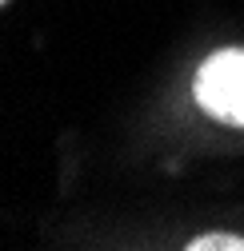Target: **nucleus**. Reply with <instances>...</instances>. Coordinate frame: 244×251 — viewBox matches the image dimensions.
Listing matches in <instances>:
<instances>
[{"label": "nucleus", "mask_w": 244, "mask_h": 251, "mask_svg": "<svg viewBox=\"0 0 244 251\" xmlns=\"http://www.w3.org/2000/svg\"><path fill=\"white\" fill-rule=\"evenodd\" d=\"M0 4H12V0H0Z\"/></svg>", "instance_id": "obj_3"}, {"label": "nucleus", "mask_w": 244, "mask_h": 251, "mask_svg": "<svg viewBox=\"0 0 244 251\" xmlns=\"http://www.w3.org/2000/svg\"><path fill=\"white\" fill-rule=\"evenodd\" d=\"M192 96L212 120L244 128V48L212 52L196 68Z\"/></svg>", "instance_id": "obj_1"}, {"label": "nucleus", "mask_w": 244, "mask_h": 251, "mask_svg": "<svg viewBox=\"0 0 244 251\" xmlns=\"http://www.w3.org/2000/svg\"><path fill=\"white\" fill-rule=\"evenodd\" d=\"M188 247L192 251H244V235H200Z\"/></svg>", "instance_id": "obj_2"}]
</instances>
